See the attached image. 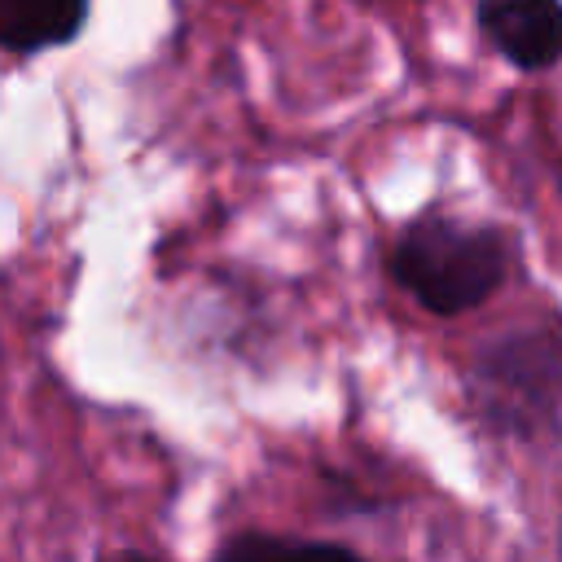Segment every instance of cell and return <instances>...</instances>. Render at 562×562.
<instances>
[{"mask_svg": "<svg viewBox=\"0 0 562 562\" xmlns=\"http://www.w3.org/2000/svg\"><path fill=\"white\" fill-rule=\"evenodd\" d=\"M505 272V246L496 233L452 220L417 224L395 250V277L430 312H465L483 303Z\"/></svg>", "mask_w": 562, "mask_h": 562, "instance_id": "1", "label": "cell"}, {"mask_svg": "<svg viewBox=\"0 0 562 562\" xmlns=\"http://www.w3.org/2000/svg\"><path fill=\"white\" fill-rule=\"evenodd\" d=\"M492 44L527 70L562 57V4L558 0H483L479 9Z\"/></svg>", "mask_w": 562, "mask_h": 562, "instance_id": "2", "label": "cell"}, {"mask_svg": "<svg viewBox=\"0 0 562 562\" xmlns=\"http://www.w3.org/2000/svg\"><path fill=\"white\" fill-rule=\"evenodd\" d=\"M83 9L88 0H0V35L18 53L61 44L79 31Z\"/></svg>", "mask_w": 562, "mask_h": 562, "instance_id": "3", "label": "cell"}, {"mask_svg": "<svg viewBox=\"0 0 562 562\" xmlns=\"http://www.w3.org/2000/svg\"><path fill=\"white\" fill-rule=\"evenodd\" d=\"M215 562H360V558L338 549V544H299V540H272V536H241Z\"/></svg>", "mask_w": 562, "mask_h": 562, "instance_id": "4", "label": "cell"}, {"mask_svg": "<svg viewBox=\"0 0 562 562\" xmlns=\"http://www.w3.org/2000/svg\"><path fill=\"white\" fill-rule=\"evenodd\" d=\"M110 562H154V558H136V553H114Z\"/></svg>", "mask_w": 562, "mask_h": 562, "instance_id": "5", "label": "cell"}]
</instances>
